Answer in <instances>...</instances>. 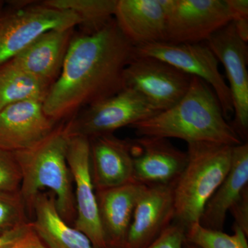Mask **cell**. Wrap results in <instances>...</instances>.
<instances>
[{
  "label": "cell",
  "mask_w": 248,
  "mask_h": 248,
  "mask_svg": "<svg viewBox=\"0 0 248 248\" xmlns=\"http://www.w3.org/2000/svg\"><path fill=\"white\" fill-rule=\"evenodd\" d=\"M136 56L135 46L115 19L93 33H75L60 76L43 103L56 123L125 89V68Z\"/></svg>",
  "instance_id": "1"
},
{
  "label": "cell",
  "mask_w": 248,
  "mask_h": 248,
  "mask_svg": "<svg viewBox=\"0 0 248 248\" xmlns=\"http://www.w3.org/2000/svg\"><path fill=\"white\" fill-rule=\"evenodd\" d=\"M130 128L138 137L177 138L187 143L213 142L234 146L244 143L225 118L213 89L196 77L175 105Z\"/></svg>",
  "instance_id": "2"
},
{
  "label": "cell",
  "mask_w": 248,
  "mask_h": 248,
  "mask_svg": "<svg viewBox=\"0 0 248 248\" xmlns=\"http://www.w3.org/2000/svg\"><path fill=\"white\" fill-rule=\"evenodd\" d=\"M69 138L66 122H62L34 146L14 152L22 173L19 192L30 219L36 196L47 189L55 196L60 216L68 224H74V186L66 157Z\"/></svg>",
  "instance_id": "3"
},
{
  "label": "cell",
  "mask_w": 248,
  "mask_h": 248,
  "mask_svg": "<svg viewBox=\"0 0 248 248\" xmlns=\"http://www.w3.org/2000/svg\"><path fill=\"white\" fill-rule=\"evenodd\" d=\"M232 147L213 142L187 143V164L173 186V223L186 231L200 222L207 202L229 172Z\"/></svg>",
  "instance_id": "4"
},
{
  "label": "cell",
  "mask_w": 248,
  "mask_h": 248,
  "mask_svg": "<svg viewBox=\"0 0 248 248\" xmlns=\"http://www.w3.org/2000/svg\"><path fill=\"white\" fill-rule=\"evenodd\" d=\"M0 14V65L15 58L36 39L53 29L78 27L80 19L71 11H60L42 1H11Z\"/></svg>",
  "instance_id": "5"
},
{
  "label": "cell",
  "mask_w": 248,
  "mask_h": 248,
  "mask_svg": "<svg viewBox=\"0 0 248 248\" xmlns=\"http://www.w3.org/2000/svg\"><path fill=\"white\" fill-rule=\"evenodd\" d=\"M159 113L141 94L125 88L115 95L84 108L66 121L70 137L88 139L114 134Z\"/></svg>",
  "instance_id": "6"
},
{
  "label": "cell",
  "mask_w": 248,
  "mask_h": 248,
  "mask_svg": "<svg viewBox=\"0 0 248 248\" xmlns=\"http://www.w3.org/2000/svg\"><path fill=\"white\" fill-rule=\"evenodd\" d=\"M137 55L153 57L166 62L210 86L219 101L226 120L234 113L231 91L218 68V60L205 42L171 44L155 42L135 46Z\"/></svg>",
  "instance_id": "7"
},
{
  "label": "cell",
  "mask_w": 248,
  "mask_h": 248,
  "mask_svg": "<svg viewBox=\"0 0 248 248\" xmlns=\"http://www.w3.org/2000/svg\"><path fill=\"white\" fill-rule=\"evenodd\" d=\"M166 14L164 42H205L232 22L226 0H161Z\"/></svg>",
  "instance_id": "8"
},
{
  "label": "cell",
  "mask_w": 248,
  "mask_h": 248,
  "mask_svg": "<svg viewBox=\"0 0 248 248\" xmlns=\"http://www.w3.org/2000/svg\"><path fill=\"white\" fill-rule=\"evenodd\" d=\"M192 78L159 59L137 55L124 74L125 87L140 93L159 112L170 108L182 99Z\"/></svg>",
  "instance_id": "9"
},
{
  "label": "cell",
  "mask_w": 248,
  "mask_h": 248,
  "mask_svg": "<svg viewBox=\"0 0 248 248\" xmlns=\"http://www.w3.org/2000/svg\"><path fill=\"white\" fill-rule=\"evenodd\" d=\"M221 62L229 80L234 119L231 125L243 142L248 137V48L230 22L205 42Z\"/></svg>",
  "instance_id": "10"
},
{
  "label": "cell",
  "mask_w": 248,
  "mask_h": 248,
  "mask_svg": "<svg viewBox=\"0 0 248 248\" xmlns=\"http://www.w3.org/2000/svg\"><path fill=\"white\" fill-rule=\"evenodd\" d=\"M66 157L76 200V218L73 227L84 233L94 248H106L99 223L95 189L91 177L89 139L70 137Z\"/></svg>",
  "instance_id": "11"
},
{
  "label": "cell",
  "mask_w": 248,
  "mask_h": 248,
  "mask_svg": "<svg viewBox=\"0 0 248 248\" xmlns=\"http://www.w3.org/2000/svg\"><path fill=\"white\" fill-rule=\"evenodd\" d=\"M130 140L134 182L146 186H174L187 164V153L169 139L140 136Z\"/></svg>",
  "instance_id": "12"
},
{
  "label": "cell",
  "mask_w": 248,
  "mask_h": 248,
  "mask_svg": "<svg viewBox=\"0 0 248 248\" xmlns=\"http://www.w3.org/2000/svg\"><path fill=\"white\" fill-rule=\"evenodd\" d=\"M174 186H146L132 218L124 248H144L174 222Z\"/></svg>",
  "instance_id": "13"
},
{
  "label": "cell",
  "mask_w": 248,
  "mask_h": 248,
  "mask_svg": "<svg viewBox=\"0 0 248 248\" xmlns=\"http://www.w3.org/2000/svg\"><path fill=\"white\" fill-rule=\"evenodd\" d=\"M57 124L46 115L42 103L10 104L0 110V148L11 152L27 149L45 139Z\"/></svg>",
  "instance_id": "14"
},
{
  "label": "cell",
  "mask_w": 248,
  "mask_h": 248,
  "mask_svg": "<svg viewBox=\"0 0 248 248\" xmlns=\"http://www.w3.org/2000/svg\"><path fill=\"white\" fill-rule=\"evenodd\" d=\"M90 166L95 191L134 182V161L130 140L114 134L89 139Z\"/></svg>",
  "instance_id": "15"
},
{
  "label": "cell",
  "mask_w": 248,
  "mask_h": 248,
  "mask_svg": "<svg viewBox=\"0 0 248 248\" xmlns=\"http://www.w3.org/2000/svg\"><path fill=\"white\" fill-rule=\"evenodd\" d=\"M75 29L47 31L10 60L51 88L61 73Z\"/></svg>",
  "instance_id": "16"
},
{
  "label": "cell",
  "mask_w": 248,
  "mask_h": 248,
  "mask_svg": "<svg viewBox=\"0 0 248 248\" xmlns=\"http://www.w3.org/2000/svg\"><path fill=\"white\" fill-rule=\"evenodd\" d=\"M145 186L131 182L95 191L106 248H124L135 205Z\"/></svg>",
  "instance_id": "17"
},
{
  "label": "cell",
  "mask_w": 248,
  "mask_h": 248,
  "mask_svg": "<svg viewBox=\"0 0 248 248\" xmlns=\"http://www.w3.org/2000/svg\"><path fill=\"white\" fill-rule=\"evenodd\" d=\"M114 19L135 46L164 42L166 14L161 0H117Z\"/></svg>",
  "instance_id": "18"
},
{
  "label": "cell",
  "mask_w": 248,
  "mask_h": 248,
  "mask_svg": "<svg viewBox=\"0 0 248 248\" xmlns=\"http://www.w3.org/2000/svg\"><path fill=\"white\" fill-rule=\"evenodd\" d=\"M248 186V143L232 148L231 168L223 182L207 202L199 223L213 231H223L227 213Z\"/></svg>",
  "instance_id": "19"
},
{
  "label": "cell",
  "mask_w": 248,
  "mask_h": 248,
  "mask_svg": "<svg viewBox=\"0 0 248 248\" xmlns=\"http://www.w3.org/2000/svg\"><path fill=\"white\" fill-rule=\"evenodd\" d=\"M32 229L48 248H94L89 238L62 218L51 192L36 196L31 216Z\"/></svg>",
  "instance_id": "20"
},
{
  "label": "cell",
  "mask_w": 248,
  "mask_h": 248,
  "mask_svg": "<svg viewBox=\"0 0 248 248\" xmlns=\"http://www.w3.org/2000/svg\"><path fill=\"white\" fill-rule=\"evenodd\" d=\"M50 86L9 61L0 65V110L20 102H45Z\"/></svg>",
  "instance_id": "21"
},
{
  "label": "cell",
  "mask_w": 248,
  "mask_h": 248,
  "mask_svg": "<svg viewBox=\"0 0 248 248\" xmlns=\"http://www.w3.org/2000/svg\"><path fill=\"white\" fill-rule=\"evenodd\" d=\"M117 0H45L42 3L60 11H71L80 19L82 33L97 32L114 19Z\"/></svg>",
  "instance_id": "22"
},
{
  "label": "cell",
  "mask_w": 248,
  "mask_h": 248,
  "mask_svg": "<svg viewBox=\"0 0 248 248\" xmlns=\"http://www.w3.org/2000/svg\"><path fill=\"white\" fill-rule=\"evenodd\" d=\"M248 235L239 227L233 225V234L207 229L197 223L187 228V243L201 248H248Z\"/></svg>",
  "instance_id": "23"
},
{
  "label": "cell",
  "mask_w": 248,
  "mask_h": 248,
  "mask_svg": "<svg viewBox=\"0 0 248 248\" xmlns=\"http://www.w3.org/2000/svg\"><path fill=\"white\" fill-rule=\"evenodd\" d=\"M31 221L20 192H0V234Z\"/></svg>",
  "instance_id": "24"
},
{
  "label": "cell",
  "mask_w": 248,
  "mask_h": 248,
  "mask_svg": "<svg viewBox=\"0 0 248 248\" xmlns=\"http://www.w3.org/2000/svg\"><path fill=\"white\" fill-rule=\"evenodd\" d=\"M22 173L14 152L0 148V192L20 190Z\"/></svg>",
  "instance_id": "25"
},
{
  "label": "cell",
  "mask_w": 248,
  "mask_h": 248,
  "mask_svg": "<svg viewBox=\"0 0 248 248\" xmlns=\"http://www.w3.org/2000/svg\"><path fill=\"white\" fill-rule=\"evenodd\" d=\"M186 229L172 223L155 241L144 248H184Z\"/></svg>",
  "instance_id": "26"
},
{
  "label": "cell",
  "mask_w": 248,
  "mask_h": 248,
  "mask_svg": "<svg viewBox=\"0 0 248 248\" xmlns=\"http://www.w3.org/2000/svg\"><path fill=\"white\" fill-rule=\"evenodd\" d=\"M229 212L234 218V226L239 227L248 236V186L241 192Z\"/></svg>",
  "instance_id": "27"
},
{
  "label": "cell",
  "mask_w": 248,
  "mask_h": 248,
  "mask_svg": "<svg viewBox=\"0 0 248 248\" xmlns=\"http://www.w3.org/2000/svg\"><path fill=\"white\" fill-rule=\"evenodd\" d=\"M32 229L31 222L12 231L0 234V248H11Z\"/></svg>",
  "instance_id": "28"
},
{
  "label": "cell",
  "mask_w": 248,
  "mask_h": 248,
  "mask_svg": "<svg viewBox=\"0 0 248 248\" xmlns=\"http://www.w3.org/2000/svg\"><path fill=\"white\" fill-rule=\"evenodd\" d=\"M231 14L232 22L248 21V0H226Z\"/></svg>",
  "instance_id": "29"
},
{
  "label": "cell",
  "mask_w": 248,
  "mask_h": 248,
  "mask_svg": "<svg viewBox=\"0 0 248 248\" xmlns=\"http://www.w3.org/2000/svg\"><path fill=\"white\" fill-rule=\"evenodd\" d=\"M11 248H48L46 245L36 234L33 229L31 230L24 237L22 238L17 244Z\"/></svg>",
  "instance_id": "30"
},
{
  "label": "cell",
  "mask_w": 248,
  "mask_h": 248,
  "mask_svg": "<svg viewBox=\"0 0 248 248\" xmlns=\"http://www.w3.org/2000/svg\"><path fill=\"white\" fill-rule=\"evenodd\" d=\"M184 248H201L198 247V246H195V245L190 244V243H187V241H186L185 246H184Z\"/></svg>",
  "instance_id": "31"
},
{
  "label": "cell",
  "mask_w": 248,
  "mask_h": 248,
  "mask_svg": "<svg viewBox=\"0 0 248 248\" xmlns=\"http://www.w3.org/2000/svg\"><path fill=\"white\" fill-rule=\"evenodd\" d=\"M4 1H1V0H0V11H1V9L3 8V6H4Z\"/></svg>",
  "instance_id": "32"
}]
</instances>
